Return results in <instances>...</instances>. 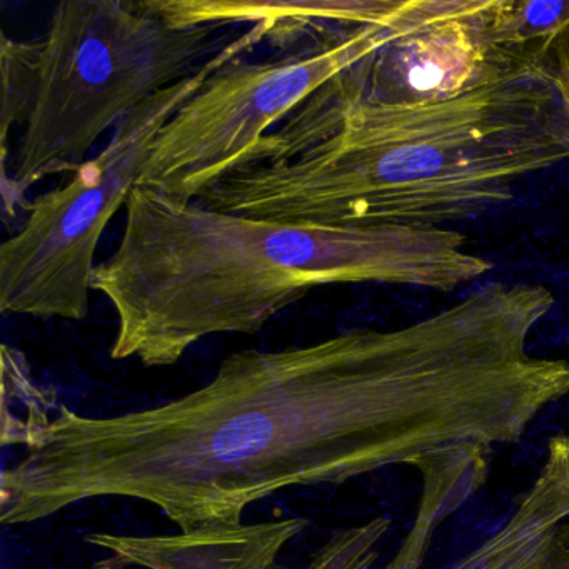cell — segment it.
<instances>
[{"label": "cell", "mask_w": 569, "mask_h": 569, "mask_svg": "<svg viewBox=\"0 0 569 569\" xmlns=\"http://www.w3.org/2000/svg\"><path fill=\"white\" fill-rule=\"evenodd\" d=\"M551 308L539 286L489 282L405 328L234 352L211 381L151 408L91 418L61 405L0 476V522L124 498L182 532L238 528L282 489L518 445L569 395V362L528 349Z\"/></svg>", "instance_id": "1"}, {"label": "cell", "mask_w": 569, "mask_h": 569, "mask_svg": "<svg viewBox=\"0 0 569 569\" xmlns=\"http://www.w3.org/2000/svg\"><path fill=\"white\" fill-rule=\"evenodd\" d=\"M565 161L569 112L551 66L419 108L355 101L335 76L196 202L271 221L436 229Z\"/></svg>", "instance_id": "2"}, {"label": "cell", "mask_w": 569, "mask_h": 569, "mask_svg": "<svg viewBox=\"0 0 569 569\" xmlns=\"http://www.w3.org/2000/svg\"><path fill=\"white\" fill-rule=\"evenodd\" d=\"M121 241L96 264L92 291L118 319L111 358L168 368L202 339L254 335L326 286H416L448 292L492 262L451 229L271 221L134 188Z\"/></svg>", "instance_id": "3"}, {"label": "cell", "mask_w": 569, "mask_h": 569, "mask_svg": "<svg viewBox=\"0 0 569 569\" xmlns=\"http://www.w3.org/2000/svg\"><path fill=\"white\" fill-rule=\"evenodd\" d=\"M216 28H172L142 2L64 0L56 6L42 49L38 98L2 171V219L9 222L36 182L74 174L109 128L162 89L194 74L224 46Z\"/></svg>", "instance_id": "4"}, {"label": "cell", "mask_w": 569, "mask_h": 569, "mask_svg": "<svg viewBox=\"0 0 569 569\" xmlns=\"http://www.w3.org/2000/svg\"><path fill=\"white\" fill-rule=\"evenodd\" d=\"M271 22L249 26L201 68L152 96L116 128L108 148L71 181L39 196L22 228L0 248V312L84 321L102 232L126 206L162 126L219 69L268 41Z\"/></svg>", "instance_id": "5"}, {"label": "cell", "mask_w": 569, "mask_h": 569, "mask_svg": "<svg viewBox=\"0 0 569 569\" xmlns=\"http://www.w3.org/2000/svg\"><path fill=\"white\" fill-rule=\"evenodd\" d=\"M386 22L352 29L286 58L229 62L162 126L136 188L194 202L234 171L272 124L375 51Z\"/></svg>", "instance_id": "6"}, {"label": "cell", "mask_w": 569, "mask_h": 569, "mask_svg": "<svg viewBox=\"0 0 569 569\" xmlns=\"http://www.w3.org/2000/svg\"><path fill=\"white\" fill-rule=\"evenodd\" d=\"M549 49L519 0H401L381 44L336 79L355 101L419 108L551 66Z\"/></svg>", "instance_id": "7"}, {"label": "cell", "mask_w": 569, "mask_h": 569, "mask_svg": "<svg viewBox=\"0 0 569 569\" xmlns=\"http://www.w3.org/2000/svg\"><path fill=\"white\" fill-rule=\"evenodd\" d=\"M172 28H228L269 21L268 41L298 52L335 41L352 29L391 18L401 0H142Z\"/></svg>", "instance_id": "8"}, {"label": "cell", "mask_w": 569, "mask_h": 569, "mask_svg": "<svg viewBox=\"0 0 569 569\" xmlns=\"http://www.w3.org/2000/svg\"><path fill=\"white\" fill-rule=\"evenodd\" d=\"M306 528V519L286 518L176 535L94 532L86 541L109 552L92 569H289L276 559Z\"/></svg>", "instance_id": "9"}, {"label": "cell", "mask_w": 569, "mask_h": 569, "mask_svg": "<svg viewBox=\"0 0 569 569\" xmlns=\"http://www.w3.org/2000/svg\"><path fill=\"white\" fill-rule=\"evenodd\" d=\"M568 522L569 476L549 441L545 466L511 518L451 569H569Z\"/></svg>", "instance_id": "10"}, {"label": "cell", "mask_w": 569, "mask_h": 569, "mask_svg": "<svg viewBox=\"0 0 569 569\" xmlns=\"http://www.w3.org/2000/svg\"><path fill=\"white\" fill-rule=\"evenodd\" d=\"M24 409L21 418L4 422L0 429L2 446L21 445L31 448L39 435L51 425V412L58 411L56 392L36 385L28 359L18 349L2 346V408Z\"/></svg>", "instance_id": "11"}, {"label": "cell", "mask_w": 569, "mask_h": 569, "mask_svg": "<svg viewBox=\"0 0 569 569\" xmlns=\"http://www.w3.org/2000/svg\"><path fill=\"white\" fill-rule=\"evenodd\" d=\"M2 64V171H8V138L14 126L26 128L36 98H38L39 74H41L44 41L22 42L9 39L2 32L0 42Z\"/></svg>", "instance_id": "12"}, {"label": "cell", "mask_w": 569, "mask_h": 569, "mask_svg": "<svg viewBox=\"0 0 569 569\" xmlns=\"http://www.w3.org/2000/svg\"><path fill=\"white\" fill-rule=\"evenodd\" d=\"M391 528L386 516L341 529L312 556L308 569H371L378 561L379 545Z\"/></svg>", "instance_id": "13"}, {"label": "cell", "mask_w": 569, "mask_h": 569, "mask_svg": "<svg viewBox=\"0 0 569 569\" xmlns=\"http://www.w3.org/2000/svg\"><path fill=\"white\" fill-rule=\"evenodd\" d=\"M549 62L559 94L569 112V21L565 22L552 39Z\"/></svg>", "instance_id": "14"}, {"label": "cell", "mask_w": 569, "mask_h": 569, "mask_svg": "<svg viewBox=\"0 0 569 569\" xmlns=\"http://www.w3.org/2000/svg\"><path fill=\"white\" fill-rule=\"evenodd\" d=\"M421 565L416 562L415 559L405 558V556H396L392 559L391 565L388 566V569H419Z\"/></svg>", "instance_id": "15"}]
</instances>
